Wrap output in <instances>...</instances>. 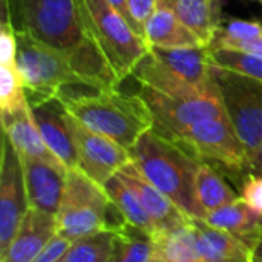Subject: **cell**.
<instances>
[{
    "label": "cell",
    "mask_w": 262,
    "mask_h": 262,
    "mask_svg": "<svg viewBox=\"0 0 262 262\" xmlns=\"http://www.w3.org/2000/svg\"><path fill=\"white\" fill-rule=\"evenodd\" d=\"M2 21L60 51L83 80L101 88L120 86L89 28L83 0H2Z\"/></svg>",
    "instance_id": "6da1fadb"
},
{
    "label": "cell",
    "mask_w": 262,
    "mask_h": 262,
    "mask_svg": "<svg viewBox=\"0 0 262 262\" xmlns=\"http://www.w3.org/2000/svg\"><path fill=\"white\" fill-rule=\"evenodd\" d=\"M129 152L132 163L144 178L186 215L206 218L196 200V173L203 160L154 129L147 130Z\"/></svg>",
    "instance_id": "7a4b0ae2"
},
{
    "label": "cell",
    "mask_w": 262,
    "mask_h": 262,
    "mask_svg": "<svg viewBox=\"0 0 262 262\" xmlns=\"http://www.w3.org/2000/svg\"><path fill=\"white\" fill-rule=\"evenodd\" d=\"M63 104L88 129L114 140L127 150L154 127L152 114L143 98L138 94H126L120 86Z\"/></svg>",
    "instance_id": "3957f363"
},
{
    "label": "cell",
    "mask_w": 262,
    "mask_h": 262,
    "mask_svg": "<svg viewBox=\"0 0 262 262\" xmlns=\"http://www.w3.org/2000/svg\"><path fill=\"white\" fill-rule=\"evenodd\" d=\"M112 201L104 186L74 167L66 173V186L60 209L55 215L57 235L77 241L84 236L109 230V209Z\"/></svg>",
    "instance_id": "277c9868"
},
{
    "label": "cell",
    "mask_w": 262,
    "mask_h": 262,
    "mask_svg": "<svg viewBox=\"0 0 262 262\" xmlns=\"http://www.w3.org/2000/svg\"><path fill=\"white\" fill-rule=\"evenodd\" d=\"M17 58L15 64L23 80L29 104L57 97L58 91L78 77L69 60L57 49L34 38L25 31H15Z\"/></svg>",
    "instance_id": "5b68a950"
},
{
    "label": "cell",
    "mask_w": 262,
    "mask_h": 262,
    "mask_svg": "<svg viewBox=\"0 0 262 262\" xmlns=\"http://www.w3.org/2000/svg\"><path fill=\"white\" fill-rule=\"evenodd\" d=\"M89 28L120 81L149 52L144 38L106 0H83Z\"/></svg>",
    "instance_id": "8992f818"
},
{
    "label": "cell",
    "mask_w": 262,
    "mask_h": 262,
    "mask_svg": "<svg viewBox=\"0 0 262 262\" xmlns=\"http://www.w3.org/2000/svg\"><path fill=\"white\" fill-rule=\"evenodd\" d=\"M223 103L239 140L243 141L253 170L258 169L262 144V100L249 77L213 66Z\"/></svg>",
    "instance_id": "52a82bcc"
},
{
    "label": "cell",
    "mask_w": 262,
    "mask_h": 262,
    "mask_svg": "<svg viewBox=\"0 0 262 262\" xmlns=\"http://www.w3.org/2000/svg\"><path fill=\"white\" fill-rule=\"evenodd\" d=\"M137 94L143 98L152 114V129L172 141L183 130L200 121L227 117L221 92L198 100H180L140 83V91Z\"/></svg>",
    "instance_id": "ba28073f"
},
{
    "label": "cell",
    "mask_w": 262,
    "mask_h": 262,
    "mask_svg": "<svg viewBox=\"0 0 262 262\" xmlns=\"http://www.w3.org/2000/svg\"><path fill=\"white\" fill-rule=\"evenodd\" d=\"M200 160L215 161L232 172L253 169L247 150L229 117L200 121L183 130L175 140Z\"/></svg>",
    "instance_id": "9c48e42d"
},
{
    "label": "cell",
    "mask_w": 262,
    "mask_h": 262,
    "mask_svg": "<svg viewBox=\"0 0 262 262\" xmlns=\"http://www.w3.org/2000/svg\"><path fill=\"white\" fill-rule=\"evenodd\" d=\"M29 207L21 157L8 137L3 135L0 161V255L11 244Z\"/></svg>",
    "instance_id": "30bf717a"
},
{
    "label": "cell",
    "mask_w": 262,
    "mask_h": 262,
    "mask_svg": "<svg viewBox=\"0 0 262 262\" xmlns=\"http://www.w3.org/2000/svg\"><path fill=\"white\" fill-rule=\"evenodd\" d=\"M71 127L78 150V169L98 184L104 186L132 161L127 149L114 140L88 129L74 115H71Z\"/></svg>",
    "instance_id": "8fae6325"
},
{
    "label": "cell",
    "mask_w": 262,
    "mask_h": 262,
    "mask_svg": "<svg viewBox=\"0 0 262 262\" xmlns=\"http://www.w3.org/2000/svg\"><path fill=\"white\" fill-rule=\"evenodd\" d=\"M38 130L49 150L66 166L78 167V150L71 127V114L57 97L29 104Z\"/></svg>",
    "instance_id": "7c38bea8"
},
{
    "label": "cell",
    "mask_w": 262,
    "mask_h": 262,
    "mask_svg": "<svg viewBox=\"0 0 262 262\" xmlns=\"http://www.w3.org/2000/svg\"><path fill=\"white\" fill-rule=\"evenodd\" d=\"M21 163L29 206L41 212L57 215L69 169L63 164L49 163L32 157H21Z\"/></svg>",
    "instance_id": "4fadbf2b"
},
{
    "label": "cell",
    "mask_w": 262,
    "mask_h": 262,
    "mask_svg": "<svg viewBox=\"0 0 262 262\" xmlns=\"http://www.w3.org/2000/svg\"><path fill=\"white\" fill-rule=\"evenodd\" d=\"M117 175L138 196L143 207L155 223L158 233L173 230L190 223L192 218L186 215L170 198L160 192L150 181H147L132 161L127 163Z\"/></svg>",
    "instance_id": "5bb4252c"
},
{
    "label": "cell",
    "mask_w": 262,
    "mask_h": 262,
    "mask_svg": "<svg viewBox=\"0 0 262 262\" xmlns=\"http://www.w3.org/2000/svg\"><path fill=\"white\" fill-rule=\"evenodd\" d=\"M166 66L203 94L220 92L210 63V49L203 45L178 48H149Z\"/></svg>",
    "instance_id": "9a60e30c"
},
{
    "label": "cell",
    "mask_w": 262,
    "mask_h": 262,
    "mask_svg": "<svg viewBox=\"0 0 262 262\" xmlns=\"http://www.w3.org/2000/svg\"><path fill=\"white\" fill-rule=\"evenodd\" d=\"M57 235L55 215L29 207L0 262H32Z\"/></svg>",
    "instance_id": "2e32d148"
},
{
    "label": "cell",
    "mask_w": 262,
    "mask_h": 262,
    "mask_svg": "<svg viewBox=\"0 0 262 262\" xmlns=\"http://www.w3.org/2000/svg\"><path fill=\"white\" fill-rule=\"evenodd\" d=\"M0 114H2L3 135L8 137V140L12 143V146L21 157H32L49 163L63 164L46 146L38 130V126L34 120L29 103H25L15 111L0 112Z\"/></svg>",
    "instance_id": "e0dca14e"
},
{
    "label": "cell",
    "mask_w": 262,
    "mask_h": 262,
    "mask_svg": "<svg viewBox=\"0 0 262 262\" xmlns=\"http://www.w3.org/2000/svg\"><path fill=\"white\" fill-rule=\"evenodd\" d=\"M192 224L203 262H256L253 247L243 239L200 218H192Z\"/></svg>",
    "instance_id": "ac0fdd59"
},
{
    "label": "cell",
    "mask_w": 262,
    "mask_h": 262,
    "mask_svg": "<svg viewBox=\"0 0 262 262\" xmlns=\"http://www.w3.org/2000/svg\"><path fill=\"white\" fill-rule=\"evenodd\" d=\"M130 75L138 83L154 88L155 91L164 95H169L172 98L198 100L206 95H213V94H203L201 91L193 88L189 81H186L178 74H175L169 66H166L150 49L135 64ZM215 94H220V92H215Z\"/></svg>",
    "instance_id": "d6986e66"
},
{
    "label": "cell",
    "mask_w": 262,
    "mask_h": 262,
    "mask_svg": "<svg viewBox=\"0 0 262 262\" xmlns=\"http://www.w3.org/2000/svg\"><path fill=\"white\" fill-rule=\"evenodd\" d=\"M144 41L149 48L203 45L200 38L178 18L166 0H157L155 9L144 26Z\"/></svg>",
    "instance_id": "ffe728a7"
},
{
    "label": "cell",
    "mask_w": 262,
    "mask_h": 262,
    "mask_svg": "<svg viewBox=\"0 0 262 262\" xmlns=\"http://www.w3.org/2000/svg\"><path fill=\"white\" fill-rule=\"evenodd\" d=\"M204 221L243 239L253 250L262 235V215L250 209L241 198L207 213Z\"/></svg>",
    "instance_id": "44dd1931"
},
{
    "label": "cell",
    "mask_w": 262,
    "mask_h": 262,
    "mask_svg": "<svg viewBox=\"0 0 262 262\" xmlns=\"http://www.w3.org/2000/svg\"><path fill=\"white\" fill-rule=\"evenodd\" d=\"M178 18L200 38L204 46H210L221 26L218 0H166Z\"/></svg>",
    "instance_id": "7402d4cb"
},
{
    "label": "cell",
    "mask_w": 262,
    "mask_h": 262,
    "mask_svg": "<svg viewBox=\"0 0 262 262\" xmlns=\"http://www.w3.org/2000/svg\"><path fill=\"white\" fill-rule=\"evenodd\" d=\"M152 241V262H203L192 220L186 226L158 233Z\"/></svg>",
    "instance_id": "603a6c76"
},
{
    "label": "cell",
    "mask_w": 262,
    "mask_h": 262,
    "mask_svg": "<svg viewBox=\"0 0 262 262\" xmlns=\"http://www.w3.org/2000/svg\"><path fill=\"white\" fill-rule=\"evenodd\" d=\"M104 190L107 192L114 207L126 220V223H129L135 229L144 232L150 238H155L158 235V229H157L155 223L152 221V218L149 216V213L146 212V209L143 207L141 201L120 180L118 175L112 177L104 184Z\"/></svg>",
    "instance_id": "cb8c5ba5"
},
{
    "label": "cell",
    "mask_w": 262,
    "mask_h": 262,
    "mask_svg": "<svg viewBox=\"0 0 262 262\" xmlns=\"http://www.w3.org/2000/svg\"><path fill=\"white\" fill-rule=\"evenodd\" d=\"M109 230H115V243L107 262H152L154 241L149 235L126 220L121 224H114Z\"/></svg>",
    "instance_id": "d4e9b609"
},
{
    "label": "cell",
    "mask_w": 262,
    "mask_h": 262,
    "mask_svg": "<svg viewBox=\"0 0 262 262\" xmlns=\"http://www.w3.org/2000/svg\"><path fill=\"white\" fill-rule=\"evenodd\" d=\"M196 200L203 212L207 215L239 200V195L232 190V187L210 164L201 161L196 173Z\"/></svg>",
    "instance_id": "484cf974"
},
{
    "label": "cell",
    "mask_w": 262,
    "mask_h": 262,
    "mask_svg": "<svg viewBox=\"0 0 262 262\" xmlns=\"http://www.w3.org/2000/svg\"><path fill=\"white\" fill-rule=\"evenodd\" d=\"M115 243V230H103L71 244L63 262H107Z\"/></svg>",
    "instance_id": "4316f807"
},
{
    "label": "cell",
    "mask_w": 262,
    "mask_h": 262,
    "mask_svg": "<svg viewBox=\"0 0 262 262\" xmlns=\"http://www.w3.org/2000/svg\"><path fill=\"white\" fill-rule=\"evenodd\" d=\"M210 63L262 83V57L226 48L210 49Z\"/></svg>",
    "instance_id": "83f0119b"
},
{
    "label": "cell",
    "mask_w": 262,
    "mask_h": 262,
    "mask_svg": "<svg viewBox=\"0 0 262 262\" xmlns=\"http://www.w3.org/2000/svg\"><path fill=\"white\" fill-rule=\"evenodd\" d=\"M28 103L17 64H0V112H11Z\"/></svg>",
    "instance_id": "f1b7e54d"
},
{
    "label": "cell",
    "mask_w": 262,
    "mask_h": 262,
    "mask_svg": "<svg viewBox=\"0 0 262 262\" xmlns=\"http://www.w3.org/2000/svg\"><path fill=\"white\" fill-rule=\"evenodd\" d=\"M262 37V23L256 20L230 18L224 26H220L209 49L221 48L230 41H249Z\"/></svg>",
    "instance_id": "f546056e"
},
{
    "label": "cell",
    "mask_w": 262,
    "mask_h": 262,
    "mask_svg": "<svg viewBox=\"0 0 262 262\" xmlns=\"http://www.w3.org/2000/svg\"><path fill=\"white\" fill-rule=\"evenodd\" d=\"M239 198L255 212L262 215V173L247 175L243 183Z\"/></svg>",
    "instance_id": "4dcf8cb0"
},
{
    "label": "cell",
    "mask_w": 262,
    "mask_h": 262,
    "mask_svg": "<svg viewBox=\"0 0 262 262\" xmlns=\"http://www.w3.org/2000/svg\"><path fill=\"white\" fill-rule=\"evenodd\" d=\"M17 37L9 21H2L0 28V64H15Z\"/></svg>",
    "instance_id": "1f68e13d"
},
{
    "label": "cell",
    "mask_w": 262,
    "mask_h": 262,
    "mask_svg": "<svg viewBox=\"0 0 262 262\" xmlns=\"http://www.w3.org/2000/svg\"><path fill=\"white\" fill-rule=\"evenodd\" d=\"M157 0H127L130 17L135 23L137 32L144 38V26L155 9Z\"/></svg>",
    "instance_id": "d6a6232c"
},
{
    "label": "cell",
    "mask_w": 262,
    "mask_h": 262,
    "mask_svg": "<svg viewBox=\"0 0 262 262\" xmlns=\"http://www.w3.org/2000/svg\"><path fill=\"white\" fill-rule=\"evenodd\" d=\"M72 241L55 235L54 239L43 249V252L34 259L32 262H57L63 259L68 253V250L71 249Z\"/></svg>",
    "instance_id": "836d02e7"
},
{
    "label": "cell",
    "mask_w": 262,
    "mask_h": 262,
    "mask_svg": "<svg viewBox=\"0 0 262 262\" xmlns=\"http://www.w3.org/2000/svg\"><path fill=\"white\" fill-rule=\"evenodd\" d=\"M221 48L243 51V52H249V54L262 57V37L255 38V40H249V41H230V43H226Z\"/></svg>",
    "instance_id": "e575fe53"
},
{
    "label": "cell",
    "mask_w": 262,
    "mask_h": 262,
    "mask_svg": "<svg viewBox=\"0 0 262 262\" xmlns=\"http://www.w3.org/2000/svg\"><path fill=\"white\" fill-rule=\"evenodd\" d=\"M117 12H120L129 23H130V26L137 31V28H135V23H134V20H132V17H130V12H129V6H127V0H106Z\"/></svg>",
    "instance_id": "d590c367"
},
{
    "label": "cell",
    "mask_w": 262,
    "mask_h": 262,
    "mask_svg": "<svg viewBox=\"0 0 262 262\" xmlns=\"http://www.w3.org/2000/svg\"><path fill=\"white\" fill-rule=\"evenodd\" d=\"M255 259H256V262H262V235L255 246Z\"/></svg>",
    "instance_id": "8d00e7d4"
},
{
    "label": "cell",
    "mask_w": 262,
    "mask_h": 262,
    "mask_svg": "<svg viewBox=\"0 0 262 262\" xmlns=\"http://www.w3.org/2000/svg\"><path fill=\"white\" fill-rule=\"evenodd\" d=\"M250 80H252V78H250ZM252 83H253L255 91L258 92V95L261 97V100H262V83L261 81H256V80H252Z\"/></svg>",
    "instance_id": "74e56055"
},
{
    "label": "cell",
    "mask_w": 262,
    "mask_h": 262,
    "mask_svg": "<svg viewBox=\"0 0 262 262\" xmlns=\"http://www.w3.org/2000/svg\"><path fill=\"white\" fill-rule=\"evenodd\" d=\"M259 173H262V144L261 149H259V158H258V169H256Z\"/></svg>",
    "instance_id": "f35d334b"
},
{
    "label": "cell",
    "mask_w": 262,
    "mask_h": 262,
    "mask_svg": "<svg viewBox=\"0 0 262 262\" xmlns=\"http://www.w3.org/2000/svg\"><path fill=\"white\" fill-rule=\"evenodd\" d=\"M57 262H63V259H60V261H57Z\"/></svg>",
    "instance_id": "ab89813d"
},
{
    "label": "cell",
    "mask_w": 262,
    "mask_h": 262,
    "mask_svg": "<svg viewBox=\"0 0 262 262\" xmlns=\"http://www.w3.org/2000/svg\"><path fill=\"white\" fill-rule=\"evenodd\" d=\"M261 3H262V0H261Z\"/></svg>",
    "instance_id": "60d3db41"
},
{
    "label": "cell",
    "mask_w": 262,
    "mask_h": 262,
    "mask_svg": "<svg viewBox=\"0 0 262 262\" xmlns=\"http://www.w3.org/2000/svg\"><path fill=\"white\" fill-rule=\"evenodd\" d=\"M259 2H261V0H259Z\"/></svg>",
    "instance_id": "b9f144b4"
}]
</instances>
